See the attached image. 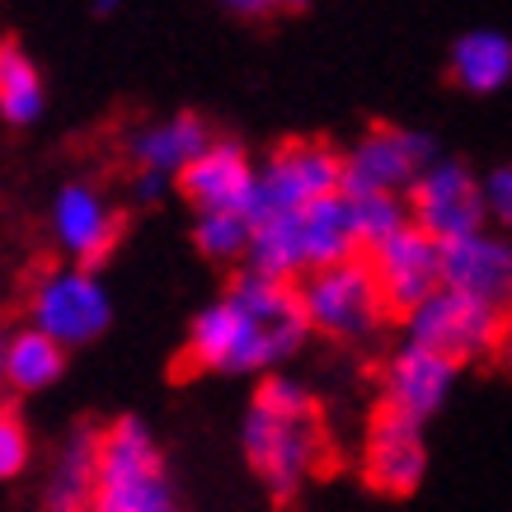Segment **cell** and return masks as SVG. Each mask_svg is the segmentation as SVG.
<instances>
[{
  "instance_id": "1",
  "label": "cell",
  "mask_w": 512,
  "mask_h": 512,
  "mask_svg": "<svg viewBox=\"0 0 512 512\" xmlns=\"http://www.w3.org/2000/svg\"><path fill=\"white\" fill-rule=\"evenodd\" d=\"M311 325L292 282L240 273L188 329V362L202 372H268L306 343Z\"/></svg>"
},
{
  "instance_id": "2",
  "label": "cell",
  "mask_w": 512,
  "mask_h": 512,
  "mask_svg": "<svg viewBox=\"0 0 512 512\" xmlns=\"http://www.w3.org/2000/svg\"><path fill=\"white\" fill-rule=\"evenodd\" d=\"M240 447H245L249 470L264 480L268 494L292 498L325 456V433H320L311 390L292 376H264V386L245 414Z\"/></svg>"
},
{
  "instance_id": "3",
  "label": "cell",
  "mask_w": 512,
  "mask_h": 512,
  "mask_svg": "<svg viewBox=\"0 0 512 512\" xmlns=\"http://www.w3.org/2000/svg\"><path fill=\"white\" fill-rule=\"evenodd\" d=\"M357 254H362V245H357V231H353L348 193H339V198L315 202V207L292 212V217L254 221L249 273L296 287V278H311L320 268L348 264Z\"/></svg>"
},
{
  "instance_id": "4",
  "label": "cell",
  "mask_w": 512,
  "mask_h": 512,
  "mask_svg": "<svg viewBox=\"0 0 512 512\" xmlns=\"http://www.w3.org/2000/svg\"><path fill=\"white\" fill-rule=\"evenodd\" d=\"M85 512H179L160 442L141 419H118L99 437V470Z\"/></svg>"
},
{
  "instance_id": "5",
  "label": "cell",
  "mask_w": 512,
  "mask_h": 512,
  "mask_svg": "<svg viewBox=\"0 0 512 512\" xmlns=\"http://www.w3.org/2000/svg\"><path fill=\"white\" fill-rule=\"evenodd\" d=\"M503 325H508V311L442 287V292H433L423 301L419 311L404 315V334H409L404 343L447 357L451 367H466V362H480V357L498 353Z\"/></svg>"
},
{
  "instance_id": "6",
  "label": "cell",
  "mask_w": 512,
  "mask_h": 512,
  "mask_svg": "<svg viewBox=\"0 0 512 512\" xmlns=\"http://www.w3.org/2000/svg\"><path fill=\"white\" fill-rule=\"evenodd\" d=\"M301 311L306 325L325 339H367L381 329V320L390 315L381 282H376L372 264L357 254L348 264L320 268L311 278H301Z\"/></svg>"
},
{
  "instance_id": "7",
  "label": "cell",
  "mask_w": 512,
  "mask_h": 512,
  "mask_svg": "<svg viewBox=\"0 0 512 512\" xmlns=\"http://www.w3.org/2000/svg\"><path fill=\"white\" fill-rule=\"evenodd\" d=\"M339 193H343L339 151L325 146V141H287L259 170L254 202H249V221L292 217V212H306V207H315V202H325V198H339Z\"/></svg>"
},
{
  "instance_id": "8",
  "label": "cell",
  "mask_w": 512,
  "mask_h": 512,
  "mask_svg": "<svg viewBox=\"0 0 512 512\" xmlns=\"http://www.w3.org/2000/svg\"><path fill=\"white\" fill-rule=\"evenodd\" d=\"M404 207H409V221L442 249L489 231L484 184L456 160H437L433 170H423L419 184L404 193Z\"/></svg>"
},
{
  "instance_id": "9",
  "label": "cell",
  "mask_w": 512,
  "mask_h": 512,
  "mask_svg": "<svg viewBox=\"0 0 512 512\" xmlns=\"http://www.w3.org/2000/svg\"><path fill=\"white\" fill-rule=\"evenodd\" d=\"M33 329L62 348H85L113 325V301L90 268H57L29 296Z\"/></svg>"
},
{
  "instance_id": "10",
  "label": "cell",
  "mask_w": 512,
  "mask_h": 512,
  "mask_svg": "<svg viewBox=\"0 0 512 512\" xmlns=\"http://www.w3.org/2000/svg\"><path fill=\"white\" fill-rule=\"evenodd\" d=\"M437 165V146L414 127H372L343 156V188L348 193H409L423 170Z\"/></svg>"
},
{
  "instance_id": "11",
  "label": "cell",
  "mask_w": 512,
  "mask_h": 512,
  "mask_svg": "<svg viewBox=\"0 0 512 512\" xmlns=\"http://www.w3.org/2000/svg\"><path fill=\"white\" fill-rule=\"evenodd\" d=\"M372 264L381 296L395 315L419 311L433 292H442V245H433L428 235L409 221L404 231H395L386 245H376L372 254H362Z\"/></svg>"
},
{
  "instance_id": "12",
  "label": "cell",
  "mask_w": 512,
  "mask_h": 512,
  "mask_svg": "<svg viewBox=\"0 0 512 512\" xmlns=\"http://www.w3.org/2000/svg\"><path fill=\"white\" fill-rule=\"evenodd\" d=\"M428 470V447H423V423L404 419L395 409H376L367 442H362V475L381 494H414Z\"/></svg>"
},
{
  "instance_id": "13",
  "label": "cell",
  "mask_w": 512,
  "mask_h": 512,
  "mask_svg": "<svg viewBox=\"0 0 512 512\" xmlns=\"http://www.w3.org/2000/svg\"><path fill=\"white\" fill-rule=\"evenodd\" d=\"M52 235H57V245L76 259V268H90L104 264L118 245V235H123V217L113 212L104 193L90 184H66L52 202Z\"/></svg>"
},
{
  "instance_id": "14",
  "label": "cell",
  "mask_w": 512,
  "mask_h": 512,
  "mask_svg": "<svg viewBox=\"0 0 512 512\" xmlns=\"http://www.w3.org/2000/svg\"><path fill=\"white\" fill-rule=\"evenodd\" d=\"M254 184H259V170L254 160L245 156L240 141H212L184 174H179V188L184 198L202 212H245L254 202Z\"/></svg>"
},
{
  "instance_id": "15",
  "label": "cell",
  "mask_w": 512,
  "mask_h": 512,
  "mask_svg": "<svg viewBox=\"0 0 512 512\" xmlns=\"http://www.w3.org/2000/svg\"><path fill=\"white\" fill-rule=\"evenodd\" d=\"M442 287L489 301L498 311H512V240L480 231L461 245L442 249Z\"/></svg>"
},
{
  "instance_id": "16",
  "label": "cell",
  "mask_w": 512,
  "mask_h": 512,
  "mask_svg": "<svg viewBox=\"0 0 512 512\" xmlns=\"http://www.w3.org/2000/svg\"><path fill=\"white\" fill-rule=\"evenodd\" d=\"M456 372L447 357L423 353L414 343H404L400 353L386 362V409L404 414V419H433L437 409L447 404L451 386H456Z\"/></svg>"
},
{
  "instance_id": "17",
  "label": "cell",
  "mask_w": 512,
  "mask_h": 512,
  "mask_svg": "<svg viewBox=\"0 0 512 512\" xmlns=\"http://www.w3.org/2000/svg\"><path fill=\"white\" fill-rule=\"evenodd\" d=\"M207 146H212V132L198 113H174V118H160V123L141 127L132 137V160H137L141 174L179 179Z\"/></svg>"
},
{
  "instance_id": "18",
  "label": "cell",
  "mask_w": 512,
  "mask_h": 512,
  "mask_svg": "<svg viewBox=\"0 0 512 512\" xmlns=\"http://www.w3.org/2000/svg\"><path fill=\"white\" fill-rule=\"evenodd\" d=\"M451 76L470 94H494L512 80V38L498 29H470L451 47Z\"/></svg>"
},
{
  "instance_id": "19",
  "label": "cell",
  "mask_w": 512,
  "mask_h": 512,
  "mask_svg": "<svg viewBox=\"0 0 512 512\" xmlns=\"http://www.w3.org/2000/svg\"><path fill=\"white\" fill-rule=\"evenodd\" d=\"M66 372V348L52 343L38 329H15L5 334V353H0V376L15 390H47L52 381H62Z\"/></svg>"
},
{
  "instance_id": "20",
  "label": "cell",
  "mask_w": 512,
  "mask_h": 512,
  "mask_svg": "<svg viewBox=\"0 0 512 512\" xmlns=\"http://www.w3.org/2000/svg\"><path fill=\"white\" fill-rule=\"evenodd\" d=\"M43 109L47 94L33 57L19 43H0V118L15 127H29Z\"/></svg>"
},
{
  "instance_id": "21",
  "label": "cell",
  "mask_w": 512,
  "mask_h": 512,
  "mask_svg": "<svg viewBox=\"0 0 512 512\" xmlns=\"http://www.w3.org/2000/svg\"><path fill=\"white\" fill-rule=\"evenodd\" d=\"M94 470H99V437L76 433L52 470V508H90Z\"/></svg>"
},
{
  "instance_id": "22",
  "label": "cell",
  "mask_w": 512,
  "mask_h": 512,
  "mask_svg": "<svg viewBox=\"0 0 512 512\" xmlns=\"http://www.w3.org/2000/svg\"><path fill=\"white\" fill-rule=\"evenodd\" d=\"M348 212H353V231L362 254H372L376 245H386L390 235L409 226V207L395 193H348Z\"/></svg>"
},
{
  "instance_id": "23",
  "label": "cell",
  "mask_w": 512,
  "mask_h": 512,
  "mask_svg": "<svg viewBox=\"0 0 512 512\" xmlns=\"http://www.w3.org/2000/svg\"><path fill=\"white\" fill-rule=\"evenodd\" d=\"M193 240L207 259L217 264H235V259H249V240H254V221L245 212H202L198 226H193Z\"/></svg>"
},
{
  "instance_id": "24",
  "label": "cell",
  "mask_w": 512,
  "mask_h": 512,
  "mask_svg": "<svg viewBox=\"0 0 512 512\" xmlns=\"http://www.w3.org/2000/svg\"><path fill=\"white\" fill-rule=\"evenodd\" d=\"M29 456H33V442H29V428L19 419L15 409H0V480H15L29 470Z\"/></svg>"
},
{
  "instance_id": "25",
  "label": "cell",
  "mask_w": 512,
  "mask_h": 512,
  "mask_svg": "<svg viewBox=\"0 0 512 512\" xmlns=\"http://www.w3.org/2000/svg\"><path fill=\"white\" fill-rule=\"evenodd\" d=\"M484 184V212L498 231H512V165H498L480 179Z\"/></svg>"
},
{
  "instance_id": "26",
  "label": "cell",
  "mask_w": 512,
  "mask_h": 512,
  "mask_svg": "<svg viewBox=\"0 0 512 512\" xmlns=\"http://www.w3.org/2000/svg\"><path fill=\"white\" fill-rule=\"evenodd\" d=\"M156 193H165V179L160 174H137V198H156Z\"/></svg>"
},
{
  "instance_id": "27",
  "label": "cell",
  "mask_w": 512,
  "mask_h": 512,
  "mask_svg": "<svg viewBox=\"0 0 512 512\" xmlns=\"http://www.w3.org/2000/svg\"><path fill=\"white\" fill-rule=\"evenodd\" d=\"M498 362L512 372V311H508V325H503V339H498Z\"/></svg>"
},
{
  "instance_id": "28",
  "label": "cell",
  "mask_w": 512,
  "mask_h": 512,
  "mask_svg": "<svg viewBox=\"0 0 512 512\" xmlns=\"http://www.w3.org/2000/svg\"><path fill=\"white\" fill-rule=\"evenodd\" d=\"M47 512H85V508H47Z\"/></svg>"
}]
</instances>
